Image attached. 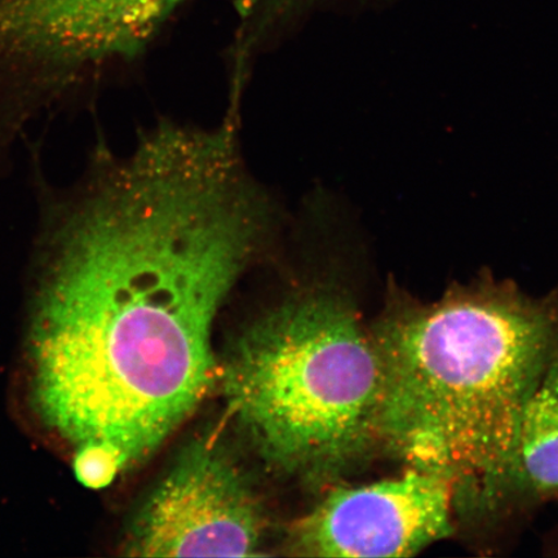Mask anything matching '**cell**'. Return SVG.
Listing matches in <instances>:
<instances>
[{
  "label": "cell",
  "mask_w": 558,
  "mask_h": 558,
  "mask_svg": "<svg viewBox=\"0 0 558 558\" xmlns=\"http://www.w3.org/2000/svg\"><path fill=\"white\" fill-rule=\"evenodd\" d=\"M185 0H0V17L38 58L131 59Z\"/></svg>",
  "instance_id": "obj_6"
},
{
  "label": "cell",
  "mask_w": 558,
  "mask_h": 558,
  "mask_svg": "<svg viewBox=\"0 0 558 558\" xmlns=\"http://www.w3.org/2000/svg\"><path fill=\"white\" fill-rule=\"evenodd\" d=\"M553 501H558V333L515 442L508 504L512 530Z\"/></svg>",
  "instance_id": "obj_7"
},
{
  "label": "cell",
  "mask_w": 558,
  "mask_h": 558,
  "mask_svg": "<svg viewBox=\"0 0 558 558\" xmlns=\"http://www.w3.org/2000/svg\"><path fill=\"white\" fill-rule=\"evenodd\" d=\"M332 277L248 326L226 362L230 410L288 472L338 483L379 460V366L353 286Z\"/></svg>",
  "instance_id": "obj_3"
},
{
  "label": "cell",
  "mask_w": 558,
  "mask_h": 558,
  "mask_svg": "<svg viewBox=\"0 0 558 558\" xmlns=\"http://www.w3.org/2000/svg\"><path fill=\"white\" fill-rule=\"evenodd\" d=\"M281 225L227 122L158 124L97 181L61 233L29 351L34 409L83 485L113 483L204 400L215 317Z\"/></svg>",
  "instance_id": "obj_1"
},
{
  "label": "cell",
  "mask_w": 558,
  "mask_h": 558,
  "mask_svg": "<svg viewBox=\"0 0 558 558\" xmlns=\"http://www.w3.org/2000/svg\"><path fill=\"white\" fill-rule=\"evenodd\" d=\"M263 514L246 480L218 446L195 442L146 500L130 554L142 557L257 556Z\"/></svg>",
  "instance_id": "obj_4"
},
{
  "label": "cell",
  "mask_w": 558,
  "mask_h": 558,
  "mask_svg": "<svg viewBox=\"0 0 558 558\" xmlns=\"http://www.w3.org/2000/svg\"><path fill=\"white\" fill-rule=\"evenodd\" d=\"M379 460L448 478L457 538L485 554L511 529L523 411L558 333V283L535 296L484 268L425 302L389 275L369 320Z\"/></svg>",
  "instance_id": "obj_2"
},
{
  "label": "cell",
  "mask_w": 558,
  "mask_h": 558,
  "mask_svg": "<svg viewBox=\"0 0 558 558\" xmlns=\"http://www.w3.org/2000/svg\"><path fill=\"white\" fill-rule=\"evenodd\" d=\"M296 538L308 556L415 557L457 538L451 483L407 466L400 476L339 485L300 522Z\"/></svg>",
  "instance_id": "obj_5"
}]
</instances>
